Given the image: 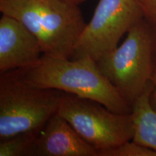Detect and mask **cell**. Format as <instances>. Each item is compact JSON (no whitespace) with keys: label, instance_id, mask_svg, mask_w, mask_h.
Returning a JSON list of instances; mask_svg holds the SVG:
<instances>
[{"label":"cell","instance_id":"5bb4252c","mask_svg":"<svg viewBox=\"0 0 156 156\" xmlns=\"http://www.w3.org/2000/svg\"><path fill=\"white\" fill-rule=\"evenodd\" d=\"M67 1H69V2H74L75 4H77V5H80V4L85 2L86 0H67Z\"/></svg>","mask_w":156,"mask_h":156},{"label":"cell","instance_id":"5b68a950","mask_svg":"<svg viewBox=\"0 0 156 156\" xmlns=\"http://www.w3.org/2000/svg\"><path fill=\"white\" fill-rule=\"evenodd\" d=\"M57 113L98 153L133 138L131 114L114 112L97 101L64 92Z\"/></svg>","mask_w":156,"mask_h":156},{"label":"cell","instance_id":"9c48e42d","mask_svg":"<svg viewBox=\"0 0 156 156\" xmlns=\"http://www.w3.org/2000/svg\"><path fill=\"white\" fill-rule=\"evenodd\" d=\"M152 89L153 85L150 82L132 106L134 124L132 140L156 151V110L151 103Z\"/></svg>","mask_w":156,"mask_h":156},{"label":"cell","instance_id":"6da1fadb","mask_svg":"<svg viewBox=\"0 0 156 156\" xmlns=\"http://www.w3.org/2000/svg\"><path fill=\"white\" fill-rule=\"evenodd\" d=\"M14 71L32 86L58 90L90 99L119 114L132 112V106L89 56L69 58L44 54L34 65Z\"/></svg>","mask_w":156,"mask_h":156},{"label":"cell","instance_id":"4fadbf2b","mask_svg":"<svg viewBox=\"0 0 156 156\" xmlns=\"http://www.w3.org/2000/svg\"><path fill=\"white\" fill-rule=\"evenodd\" d=\"M151 82L152 85H153V89H152V93L151 95V103L153 108L156 110V31H155V38H154L153 64Z\"/></svg>","mask_w":156,"mask_h":156},{"label":"cell","instance_id":"ba28073f","mask_svg":"<svg viewBox=\"0 0 156 156\" xmlns=\"http://www.w3.org/2000/svg\"><path fill=\"white\" fill-rule=\"evenodd\" d=\"M32 156H98V153L56 113L39 132Z\"/></svg>","mask_w":156,"mask_h":156},{"label":"cell","instance_id":"30bf717a","mask_svg":"<svg viewBox=\"0 0 156 156\" xmlns=\"http://www.w3.org/2000/svg\"><path fill=\"white\" fill-rule=\"evenodd\" d=\"M39 132H25L0 141V156H32Z\"/></svg>","mask_w":156,"mask_h":156},{"label":"cell","instance_id":"7a4b0ae2","mask_svg":"<svg viewBox=\"0 0 156 156\" xmlns=\"http://www.w3.org/2000/svg\"><path fill=\"white\" fill-rule=\"evenodd\" d=\"M0 12L22 23L54 57L71 58L87 24L79 5L67 0H0Z\"/></svg>","mask_w":156,"mask_h":156},{"label":"cell","instance_id":"3957f363","mask_svg":"<svg viewBox=\"0 0 156 156\" xmlns=\"http://www.w3.org/2000/svg\"><path fill=\"white\" fill-rule=\"evenodd\" d=\"M63 91L26 83L15 71L0 76V141L40 132L58 112Z\"/></svg>","mask_w":156,"mask_h":156},{"label":"cell","instance_id":"8fae6325","mask_svg":"<svg viewBox=\"0 0 156 156\" xmlns=\"http://www.w3.org/2000/svg\"><path fill=\"white\" fill-rule=\"evenodd\" d=\"M98 156H156V151L132 140L115 147L98 152Z\"/></svg>","mask_w":156,"mask_h":156},{"label":"cell","instance_id":"52a82bcc","mask_svg":"<svg viewBox=\"0 0 156 156\" xmlns=\"http://www.w3.org/2000/svg\"><path fill=\"white\" fill-rule=\"evenodd\" d=\"M43 55L36 37L17 19L2 14L0 18V74L30 67Z\"/></svg>","mask_w":156,"mask_h":156},{"label":"cell","instance_id":"7c38bea8","mask_svg":"<svg viewBox=\"0 0 156 156\" xmlns=\"http://www.w3.org/2000/svg\"><path fill=\"white\" fill-rule=\"evenodd\" d=\"M144 18L156 31V0H137Z\"/></svg>","mask_w":156,"mask_h":156},{"label":"cell","instance_id":"277c9868","mask_svg":"<svg viewBox=\"0 0 156 156\" xmlns=\"http://www.w3.org/2000/svg\"><path fill=\"white\" fill-rule=\"evenodd\" d=\"M154 38L153 28L142 18L129 29L119 46L96 62L103 75L131 106L151 82Z\"/></svg>","mask_w":156,"mask_h":156},{"label":"cell","instance_id":"8992f818","mask_svg":"<svg viewBox=\"0 0 156 156\" xmlns=\"http://www.w3.org/2000/svg\"><path fill=\"white\" fill-rule=\"evenodd\" d=\"M142 18L137 0H99L70 58L89 56L97 62L115 49L121 38Z\"/></svg>","mask_w":156,"mask_h":156}]
</instances>
